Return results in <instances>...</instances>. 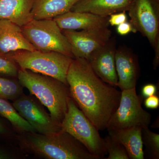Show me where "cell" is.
<instances>
[{"label": "cell", "mask_w": 159, "mask_h": 159, "mask_svg": "<svg viewBox=\"0 0 159 159\" xmlns=\"http://www.w3.org/2000/svg\"><path fill=\"white\" fill-rule=\"evenodd\" d=\"M66 80L70 97L80 110L98 130L106 129L121 91L100 79L85 58L73 59Z\"/></svg>", "instance_id": "1"}, {"label": "cell", "mask_w": 159, "mask_h": 159, "mask_svg": "<svg viewBox=\"0 0 159 159\" xmlns=\"http://www.w3.org/2000/svg\"><path fill=\"white\" fill-rule=\"evenodd\" d=\"M23 149L48 159H98L75 138L61 129L51 134L25 133L19 138Z\"/></svg>", "instance_id": "2"}, {"label": "cell", "mask_w": 159, "mask_h": 159, "mask_svg": "<svg viewBox=\"0 0 159 159\" xmlns=\"http://www.w3.org/2000/svg\"><path fill=\"white\" fill-rule=\"evenodd\" d=\"M17 78L21 85L48 109L52 119L61 124L71 97L68 86L53 77L28 70L20 69Z\"/></svg>", "instance_id": "3"}, {"label": "cell", "mask_w": 159, "mask_h": 159, "mask_svg": "<svg viewBox=\"0 0 159 159\" xmlns=\"http://www.w3.org/2000/svg\"><path fill=\"white\" fill-rule=\"evenodd\" d=\"M20 69L47 75L68 86L66 77L74 58L54 51L18 50L7 53Z\"/></svg>", "instance_id": "4"}, {"label": "cell", "mask_w": 159, "mask_h": 159, "mask_svg": "<svg viewBox=\"0 0 159 159\" xmlns=\"http://www.w3.org/2000/svg\"><path fill=\"white\" fill-rule=\"evenodd\" d=\"M61 128L81 143L98 159L103 158L107 153L105 141L99 135V130L71 97L68 102L67 111L61 123Z\"/></svg>", "instance_id": "5"}, {"label": "cell", "mask_w": 159, "mask_h": 159, "mask_svg": "<svg viewBox=\"0 0 159 159\" xmlns=\"http://www.w3.org/2000/svg\"><path fill=\"white\" fill-rule=\"evenodd\" d=\"M21 29L36 50L59 52L74 58L70 43L54 20L33 19Z\"/></svg>", "instance_id": "6"}, {"label": "cell", "mask_w": 159, "mask_h": 159, "mask_svg": "<svg viewBox=\"0 0 159 159\" xmlns=\"http://www.w3.org/2000/svg\"><path fill=\"white\" fill-rule=\"evenodd\" d=\"M131 24L147 39L154 51L153 69L159 65V0H134L128 11Z\"/></svg>", "instance_id": "7"}, {"label": "cell", "mask_w": 159, "mask_h": 159, "mask_svg": "<svg viewBox=\"0 0 159 159\" xmlns=\"http://www.w3.org/2000/svg\"><path fill=\"white\" fill-rule=\"evenodd\" d=\"M143 97L138 96L136 89L121 91L119 106L107 124V131L140 126L148 127L151 115L142 106Z\"/></svg>", "instance_id": "8"}, {"label": "cell", "mask_w": 159, "mask_h": 159, "mask_svg": "<svg viewBox=\"0 0 159 159\" xmlns=\"http://www.w3.org/2000/svg\"><path fill=\"white\" fill-rule=\"evenodd\" d=\"M12 105L38 133L51 134L61 130V124L54 121L50 114L31 96L23 94L13 101Z\"/></svg>", "instance_id": "9"}, {"label": "cell", "mask_w": 159, "mask_h": 159, "mask_svg": "<svg viewBox=\"0 0 159 159\" xmlns=\"http://www.w3.org/2000/svg\"><path fill=\"white\" fill-rule=\"evenodd\" d=\"M61 31L70 45L74 58L87 59L91 53L105 44L112 36V31L108 27Z\"/></svg>", "instance_id": "10"}, {"label": "cell", "mask_w": 159, "mask_h": 159, "mask_svg": "<svg viewBox=\"0 0 159 159\" xmlns=\"http://www.w3.org/2000/svg\"><path fill=\"white\" fill-rule=\"evenodd\" d=\"M116 49V39L112 36L107 42L91 53L87 59L100 79L116 87L118 84L115 61Z\"/></svg>", "instance_id": "11"}, {"label": "cell", "mask_w": 159, "mask_h": 159, "mask_svg": "<svg viewBox=\"0 0 159 159\" xmlns=\"http://www.w3.org/2000/svg\"><path fill=\"white\" fill-rule=\"evenodd\" d=\"M118 77L117 87L121 91L136 88L140 76V66L136 54L127 46L117 48L115 56Z\"/></svg>", "instance_id": "12"}, {"label": "cell", "mask_w": 159, "mask_h": 159, "mask_svg": "<svg viewBox=\"0 0 159 159\" xmlns=\"http://www.w3.org/2000/svg\"><path fill=\"white\" fill-rule=\"evenodd\" d=\"M109 16H101L86 12L70 11L53 19L60 29L62 30H81L107 28Z\"/></svg>", "instance_id": "13"}, {"label": "cell", "mask_w": 159, "mask_h": 159, "mask_svg": "<svg viewBox=\"0 0 159 159\" xmlns=\"http://www.w3.org/2000/svg\"><path fill=\"white\" fill-rule=\"evenodd\" d=\"M18 50H37L25 37L21 27L6 20H0V53Z\"/></svg>", "instance_id": "14"}, {"label": "cell", "mask_w": 159, "mask_h": 159, "mask_svg": "<svg viewBox=\"0 0 159 159\" xmlns=\"http://www.w3.org/2000/svg\"><path fill=\"white\" fill-rule=\"evenodd\" d=\"M134 0H79L70 11L86 12L107 17L111 14L127 11Z\"/></svg>", "instance_id": "15"}, {"label": "cell", "mask_w": 159, "mask_h": 159, "mask_svg": "<svg viewBox=\"0 0 159 159\" xmlns=\"http://www.w3.org/2000/svg\"><path fill=\"white\" fill-rule=\"evenodd\" d=\"M142 129L132 126L108 131L110 136L124 146L129 159H144Z\"/></svg>", "instance_id": "16"}, {"label": "cell", "mask_w": 159, "mask_h": 159, "mask_svg": "<svg viewBox=\"0 0 159 159\" xmlns=\"http://www.w3.org/2000/svg\"><path fill=\"white\" fill-rule=\"evenodd\" d=\"M34 0H0V20L10 21L20 27L33 20Z\"/></svg>", "instance_id": "17"}, {"label": "cell", "mask_w": 159, "mask_h": 159, "mask_svg": "<svg viewBox=\"0 0 159 159\" xmlns=\"http://www.w3.org/2000/svg\"><path fill=\"white\" fill-rule=\"evenodd\" d=\"M79 0H34L32 13L33 19H53L70 11Z\"/></svg>", "instance_id": "18"}, {"label": "cell", "mask_w": 159, "mask_h": 159, "mask_svg": "<svg viewBox=\"0 0 159 159\" xmlns=\"http://www.w3.org/2000/svg\"><path fill=\"white\" fill-rule=\"evenodd\" d=\"M0 116L7 119L16 130L22 133L36 132L7 99L0 97Z\"/></svg>", "instance_id": "19"}, {"label": "cell", "mask_w": 159, "mask_h": 159, "mask_svg": "<svg viewBox=\"0 0 159 159\" xmlns=\"http://www.w3.org/2000/svg\"><path fill=\"white\" fill-rule=\"evenodd\" d=\"M22 86L15 78L0 77V97L14 101L23 94Z\"/></svg>", "instance_id": "20"}, {"label": "cell", "mask_w": 159, "mask_h": 159, "mask_svg": "<svg viewBox=\"0 0 159 159\" xmlns=\"http://www.w3.org/2000/svg\"><path fill=\"white\" fill-rule=\"evenodd\" d=\"M142 138L149 158L159 159V134L153 132L147 126L142 129Z\"/></svg>", "instance_id": "21"}, {"label": "cell", "mask_w": 159, "mask_h": 159, "mask_svg": "<svg viewBox=\"0 0 159 159\" xmlns=\"http://www.w3.org/2000/svg\"><path fill=\"white\" fill-rule=\"evenodd\" d=\"M104 139L105 147L108 153L106 159H129L124 146L109 135Z\"/></svg>", "instance_id": "22"}, {"label": "cell", "mask_w": 159, "mask_h": 159, "mask_svg": "<svg viewBox=\"0 0 159 159\" xmlns=\"http://www.w3.org/2000/svg\"><path fill=\"white\" fill-rule=\"evenodd\" d=\"M20 68L7 54L0 53V77L17 78Z\"/></svg>", "instance_id": "23"}, {"label": "cell", "mask_w": 159, "mask_h": 159, "mask_svg": "<svg viewBox=\"0 0 159 159\" xmlns=\"http://www.w3.org/2000/svg\"><path fill=\"white\" fill-rule=\"evenodd\" d=\"M127 21L126 11H121L111 14L109 16V25L112 26H117Z\"/></svg>", "instance_id": "24"}, {"label": "cell", "mask_w": 159, "mask_h": 159, "mask_svg": "<svg viewBox=\"0 0 159 159\" xmlns=\"http://www.w3.org/2000/svg\"><path fill=\"white\" fill-rule=\"evenodd\" d=\"M116 31L118 34L121 35H126L130 32L137 33L136 30L130 22L126 21L117 26Z\"/></svg>", "instance_id": "25"}, {"label": "cell", "mask_w": 159, "mask_h": 159, "mask_svg": "<svg viewBox=\"0 0 159 159\" xmlns=\"http://www.w3.org/2000/svg\"><path fill=\"white\" fill-rule=\"evenodd\" d=\"M157 90V86L155 84L151 83L147 84L142 88L141 91L142 97L145 98L156 95Z\"/></svg>", "instance_id": "26"}, {"label": "cell", "mask_w": 159, "mask_h": 159, "mask_svg": "<svg viewBox=\"0 0 159 159\" xmlns=\"http://www.w3.org/2000/svg\"><path fill=\"white\" fill-rule=\"evenodd\" d=\"M144 105L146 108L155 109L159 107V97L156 95L145 98L144 100Z\"/></svg>", "instance_id": "27"}, {"label": "cell", "mask_w": 159, "mask_h": 159, "mask_svg": "<svg viewBox=\"0 0 159 159\" xmlns=\"http://www.w3.org/2000/svg\"><path fill=\"white\" fill-rule=\"evenodd\" d=\"M11 158V157L9 154L0 150V159H8Z\"/></svg>", "instance_id": "28"}, {"label": "cell", "mask_w": 159, "mask_h": 159, "mask_svg": "<svg viewBox=\"0 0 159 159\" xmlns=\"http://www.w3.org/2000/svg\"><path fill=\"white\" fill-rule=\"evenodd\" d=\"M7 132V129L4 126L2 123L0 121V134L6 133Z\"/></svg>", "instance_id": "29"}]
</instances>
